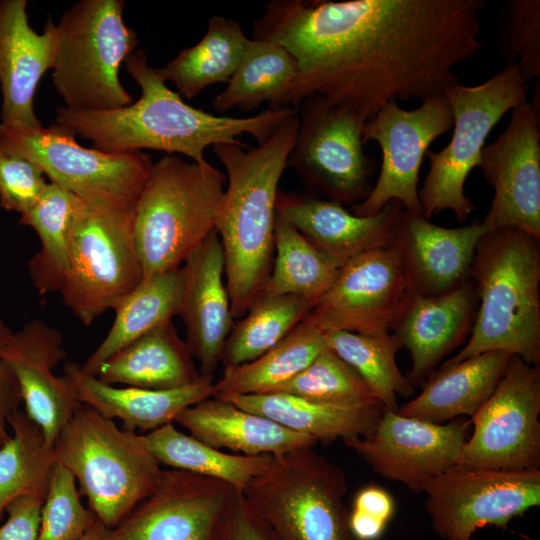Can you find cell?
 <instances>
[{
  "label": "cell",
  "instance_id": "cell-27",
  "mask_svg": "<svg viewBox=\"0 0 540 540\" xmlns=\"http://www.w3.org/2000/svg\"><path fill=\"white\" fill-rule=\"evenodd\" d=\"M196 439L238 454L280 455L314 447L317 440L213 396L184 409L175 419Z\"/></svg>",
  "mask_w": 540,
  "mask_h": 540
},
{
  "label": "cell",
  "instance_id": "cell-23",
  "mask_svg": "<svg viewBox=\"0 0 540 540\" xmlns=\"http://www.w3.org/2000/svg\"><path fill=\"white\" fill-rule=\"evenodd\" d=\"M185 291L180 310L186 343L201 376H212L233 328L230 299L223 281L224 252L214 229L182 266Z\"/></svg>",
  "mask_w": 540,
  "mask_h": 540
},
{
  "label": "cell",
  "instance_id": "cell-25",
  "mask_svg": "<svg viewBox=\"0 0 540 540\" xmlns=\"http://www.w3.org/2000/svg\"><path fill=\"white\" fill-rule=\"evenodd\" d=\"M26 0L0 1L1 122L39 126L34 111L38 83L52 67L54 23L42 33L28 21Z\"/></svg>",
  "mask_w": 540,
  "mask_h": 540
},
{
  "label": "cell",
  "instance_id": "cell-3",
  "mask_svg": "<svg viewBox=\"0 0 540 540\" xmlns=\"http://www.w3.org/2000/svg\"><path fill=\"white\" fill-rule=\"evenodd\" d=\"M299 128L298 111L257 147L242 142L212 147L225 168L226 187L215 220L234 319L259 298L272 270L280 178Z\"/></svg>",
  "mask_w": 540,
  "mask_h": 540
},
{
  "label": "cell",
  "instance_id": "cell-11",
  "mask_svg": "<svg viewBox=\"0 0 540 540\" xmlns=\"http://www.w3.org/2000/svg\"><path fill=\"white\" fill-rule=\"evenodd\" d=\"M0 149L37 164L51 183L85 202L135 208L153 162L144 152L106 153L80 145L69 129L0 123Z\"/></svg>",
  "mask_w": 540,
  "mask_h": 540
},
{
  "label": "cell",
  "instance_id": "cell-33",
  "mask_svg": "<svg viewBox=\"0 0 540 540\" xmlns=\"http://www.w3.org/2000/svg\"><path fill=\"white\" fill-rule=\"evenodd\" d=\"M326 336L303 320L258 358L223 369L216 395L272 392L307 368L325 349Z\"/></svg>",
  "mask_w": 540,
  "mask_h": 540
},
{
  "label": "cell",
  "instance_id": "cell-42",
  "mask_svg": "<svg viewBox=\"0 0 540 540\" xmlns=\"http://www.w3.org/2000/svg\"><path fill=\"white\" fill-rule=\"evenodd\" d=\"M96 520L95 514L82 504L73 474L56 461L36 540H80Z\"/></svg>",
  "mask_w": 540,
  "mask_h": 540
},
{
  "label": "cell",
  "instance_id": "cell-43",
  "mask_svg": "<svg viewBox=\"0 0 540 540\" xmlns=\"http://www.w3.org/2000/svg\"><path fill=\"white\" fill-rule=\"evenodd\" d=\"M497 47L507 65H518L528 81L540 79L539 0L504 3Z\"/></svg>",
  "mask_w": 540,
  "mask_h": 540
},
{
  "label": "cell",
  "instance_id": "cell-5",
  "mask_svg": "<svg viewBox=\"0 0 540 540\" xmlns=\"http://www.w3.org/2000/svg\"><path fill=\"white\" fill-rule=\"evenodd\" d=\"M226 175L207 160L167 154L152 164L134 208L143 280L175 270L215 229Z\"/></svg>",
  "mask_w": 540,
  "mask_h": 540
},
{
  "label": "cell",
  "instance_id": "cell-16",
  "mask_svg": "<svg viewBox=\"0 0 540 540\" xmlns=\"http://www.w3.org/2000/svg\"><path fill=\"white\" fill-rule=\"evenodd\" d=\"M425 508L442 540H472L485 526L506 529L540 505V470L452 468L424 486Z\"/></svg>",
  "mask_w": 540,
  "mask_h": 540
},
{
  "label": "cell",
  "instance_id": "cell-10",
  "mask_svg": "<svg viewBox=\"0 0 540 540\" xmlns=\"http://www.w3.org/2000/svg\"><path fill=\"white\" fill-rule=\"evenodd\" d=\"M143 280L134 242V208L91 204L81 199L69 239L59 293L85 325L115 306Z\"/></svg>",
  "mask_w": 540,
  "mask_h": 540
},
{
  "label": "cell",
  "instance_id": "cell-46",
  "mask_svg": "<svg viewBox=\"0 0 540 540\" xmlns=\"http://www.w3.org/2000/svg\"><path fill=\"white\" fill-rule=\"evenodd\" d=\"M12 333L13 331L0 316V445L10 437V421L22 404L18 382L1 356V349Z\"/></svg>",
  "mask_w": 540,
  "mask_h": 540
},
{
  "label": "cell",
  "instance_id": "cell-47",
  "mask_svg": "<svg viewBox=\"0 0 540 540\" xmlns=\"http://www.w3.org/2000/svg\"><path fill=\"white\" fill-rule=\"evenodd\" d=\"M229 540H278V538L250 508L241 493L233 515Z\"/></svg>",
  "mask_w": 540,
  "mask_h": 540
},
{
  "label": "cell",
  "instance_id": "cell-19",
  "mask_svg": "<svg viewBox=\"0 0 540 540\" xmlns=\"http://www.w3.org/2000/svg\"><path fill=\"white\" fill-rule=\"evenodd\" d=\"M470 429L463 418L439 424L383 409L368 435L343 443L382 477L421 493L430 479L454 468Z\"/></svg>",
  "mask_w": 540,
  "mask_h": 540
},
{
  "label": "cell",
  "instance_id": "cell-40",
  "mask_svg": "<svg viewBox=\"0 0 540 540\" xmlns=\"http://www.w3.org/2000/svg\"><path fill=\"white\" fill-rule=\"evenodd\" d=\"M312 307L310 301L296 295L259 297L233 326L220 362L227 367L258 358L303 321Z\"/></svg>",
  "mask_w": 540,
  "mask_h": 540
},
{
  "label": "cell",
  "instance_id": "cell-9",
  "mask_svg": "<svg viewBox=\"0 0 540 540\" xmlns=\"http://www.w3.org/2000/svg\"><path fill=\"white\" fill-rule=\"evenodd\" d=\"M529 81L516 64L507 65L483 83L460 82L443 93L453 114V133L440 151L428 150L429 171L418 195L422 215L430 219L450 210L465 221L475 207L465 195V182L478 167L481 151L500 119L527 99Z\"/></svg>",
  "mask_w": 540,
  "mask_h": 540
},
{
  "label": "cell",
  "instance_id": "cell-38",
  "mask_svg": "<svg viewBox=\"0 0 540 540\" xmlns=\"http://www.w3.org/2000/svg\"><path fill=\"white\" fill-rule=\"evenodd\" d=\"M274 253L270 276L259 297L296 295L314 305L340 270L277 211Z\"/></svg>",
  "mask_w": 540,
  "mask_h": 540
},
{
  "label": "cell",
  "instance_id": "cell-24",
  "mask_svg": "<svg viewBox=\"0 0 540 540\" xmlns=\"http://www.w3.org/2000/svg\"><path fill=\"white\" fill-rule=\"evenodd\" d=\"M478 308L475 286L468 279L437 296L413 293L392 332L410 353V383L422 385L440 361L471 333Z\"/></svg>",
  "mask_w": 540,
  "mask_h": 540
},
{
  "label": "cell",
  "instance_id": "cell-17",
  "mask_svg": "<svg viewBox=\"0 0 540 540\" xmlns=\"http://www.w3.org/2000/svg\"><path fill=\"white\" fill-rule=\"evenodd\" d=\"M412 294L401 257L391 244L361 254L341 267L304 320L324 334L389 333Z\"/></svg>",
  "mask_w": 540,
  "mask_h": 540
},
{
  "label": "cell",
  "instance_id": "cell-30",
  "mask_svg": "<svg viewBox=\"0 0 540 540\" xmlns=\"http://www.w3.org/2000/svg\"><path fill=\"white\" fill-rule=\"evenodd\" d=\"M236 406L265 416L278 424L313 437L317 442L350 440L368 435L376 426L383 407L348 409L313 402L295 395H215Z\"/></svg>",
  "mask_w": 540,
  "mask_h": 540
},
{
  "label": "cell",
  "instance_id": "cell-22",
  "mask_svg": "<svg viewBox=\"0 0 540 540\" xmlns=\"http://www.w3.org/2000/svg\"><path fill=\"white\" fill-rule=\"evenodd\" d=\"M489 230L481 222L447 228L421 213L402 211L393 240L413 293L437 296L469 279L477 244Z\"/></svg>",
  "mask_w": 540,
  "mask_h": 540
},
{
  "label": "cell",
  "instance_id": "cell-4",
  "mask_svg": "<svg viewBox=\"0 0 540 540\" xmlns=\"http://www.w3.org/2000/svg\"><path fill=\"white\" fill-rule=\"evenodd\" d=\"M478 308L465 346L442 365L503 351L540 366V238L516 228L486 232L469 272Z\"/></svg>",
  "mask_w": 540,
  "mask_h": 540
},
{
  "label": "cell",
  "instance_id": "cell-49",
  "mask_svg": "<svg viewBox=\"0 0 540 540\" xmlns=\"http://www.w3.org/2000/svg\"><path fill=\"white\" fill-rule=\"evenodd\" d=\"M387 524L353 509L349 512V528L356 540H378L383 535Z\"/></svg>",
  "mask_w": 540,
  "mask_h": 540
},
{
  "label": "cell",
  "instance_id": "cell-50",
  "mask_svg": "<svg viewBox=\"0 0 540 540\" xmlns=\"http://www.w3.org/2000/svg\"><path fill=\"white\" fill-rule=\"evenodd\" d=\"M110 529L98 519L80 540H107Z\"/></svg>",
  "mask_w": 540,
  "mask_h": 540
},
{
  "label": "cell",
  "instance_id": "cell-14",
  "mask_svg": "<svg viewBox=\"0 0 540 540\" xmlns=\"http://www.w3.org/2000/svg\"><path fill=\"white\" fill-rule=\"evenodd\" d=\"M240 495L223 480L162 470L156 488L110 530L107 540H229Z\"/></svg>",
  "mask_w": 540,
  "mask_h": 540
},
{
  "label": "cell",
  "instance_id": "cell-18",
  "mask_svg": "<svg viewBox=\"0 0 540 540\" xmlns=\"http://www.w3.org/2000/svg\"><path fill=\"white\" fill-rule=\"evenodd\" d=\"M478 167L494 191L486 228H516L540 238L539 81L532 101L517 105L505 130L483 147Z\"/></svg>",
  "mask_w": 540,
  "mask_h": 540
},
{
  "label": "cell",
  "instance_id": "cell-15",
  "mask_svg": "<svg viewBox=\"0 0 540 540\" xmlns=\"http://www.w3.org/2000/svg\"><path fill=\"white\" fill-rule=\"evenodd\" d=\"M453 127V114L444 94L422 100L411 110L397 102L383 105L366 120L362 141L376 142L381 150L379 176L365 199L353 205L358 216H373L390 201L412 213H421L419 171L431 143ZM422 214V213H421Z\"/></svg>",
  "mask_w": 540,
  "mask_h": 540
},
{
  "label": "cell",
  "instance_id": "cell-32",
  "mask_svg": "<svg viewBox=\"0 0 540 540\" xmlns=\"http://www.w3.org/2000/svg\"><path fill=\"white\" fill-rule=\"evenodd\" d=\"M251 40L237 21L213 15L198 43L182 50L157 70L166 82L175 85L177 93L192 99L209 86L228 83Z\"/></svg>",
  "mask_w": 540,
  "mask_h": 540
},
{
  "label": "cell",
  "instance_id": "cell-48",
  "mask_svg": "<svg viewBox=\"0 0 540 540\" xmlns=\"http://www.w3.org/2000/svg\"><path fill=\"white\" fill-rule=\"evenodd\" d=\"M353 510L388 523L395 512L392 495L378 485H367L361 488L353 502Z\"/></svg>",
  "mask_w": 540,
  "mask_h": 540
},
{
  "label": "cell",
  "instance_id": "cell-20",
  "mask_svg": "<svg viewBox=\"0 0 540 540\" xmlns=\"http://www.w3.org/2000/svg\"><path fill=\"white\" fill-rule=\"evenodd\" d=\"M1 356L18 382L24 411L40 426L53 447L82 404L64 376L53 372L67 356L61 332L33 319L12 333Z\"/></svg>",
  "mask_w": 540,
  "mask_h": 540
},
{
  "label": "cell",
  "instance_id": "cell-6",
  "mask_svg": "<svg viewBox=\"0 0 540 540\" xmlns=\"http://www.w3.org/2000/svg\"><path fill=\"white\" fill-rule=\"evenodd\" d=\"M55 458L78 481L89 509L110 530L156 488L161 464L142 434L81 404L60 432Z\"/></svg>",
  "mask_w": 540,
  "mask_h": 540
},
{
  "label": "cell",
  "instance_id": "cell-34",
  "mask_svg": "<svg viewBox=\"0 0 540 540\" xmlns=\"http://www.w3.org/2000/svg\"><path fill=\"white\" fill-rule=\"evenodd\" d=\"M298 67L295 58L280 44L252 39L239 67L211 105L216 111L238 108L249 111L268 103L286 107L287 93Z\"/></svg>",
  "mask_w": 540,
  "mask_h": 540
},
{
  "label": "cell",
  "instance_id": "cell-41",
  "mask_svg": "<svg viewBox=\"0 0 540 540\" xmlns=\"http://www.w3.org/2000/svg\"><path fill=\"white\" fill-rule=\"evenodd\" d=\"M272 392L340 408L383 407L360 375L329 347L296 377Z\"/></svg>",
  "mask_w": 540,
  "mask_h": 540
},
{
  "label": "cell",
  "instance_id": "cell-8",
  "mask_svg": "<svg viewBox=\"0 0 540 540\" xmlns=\"http://www.w3.org/2000/svg\"><path fill=\"white\" fill-rule=\"evenodd\" d=\"M343 470L314 447L272 457L242 495L278 540H355Z\"/></svg>",
  "mask_w": 540,
  "mask_h": 540
},
{
  "label": "cell",
  "instance_id": "cell-35",
  "mask_svg": "<svg viewBox=\"0 0 540 540\" xmlns=\"http://www.w3.org/2000/svg\"><path fill=\"white\" fill-rule=\"evenodd\" d=\"M160 464L223 480L241 493L269 466L273 455H243L222 452L178 430L173 423L142 434Z\"/></svg>",
  "mask_w": 540,
  "mask_h": 540
},
{
  "label": "cell",
  "instance_id": "cell-29",
  "mask_svg": "<svg viewBox=\"0 0 540 540\" xmlns=\"http://www.w3.org/2000/svg\"><path fill=\"white\" fill-rule=\"evenodd\" d=\"M110 384H125L153 390H169L200 379L193 355L172 321L152 329L122 348L96 372Z\"/></svg>",
  "mask_w": 540,
  "mask_h": 540
},
{
  "label": "cell",
  "instance_id": "cell-1",
  "mask_svg": "<svg viewBox=\"0 0 540 540\" xmlns=\"http://www.w3.org/2000/svg\"><path fill=\"white\" fill-rule=\"evenodd\" d=\"M484 0H275L253 39L274 41L298 72L285 106L311 96L368 120L389 102L423 100L460 82L483 47Z\"/></svg>",
  "mask_w": 540,
  "mask_h": 540
},
{
  "label": "cell",
  "instance_id": "cell-28",
  "mask_svg": "<svg viewBox=\"0 0 540 540\" xmlns=\"http://www.w3.org/2000/svg\"><path fill=\"white\" fill-rule=\"evenodd\" d=\"M511 358L509 353L491 351L441 365L397 412L439 424L472 417L494 391Z\"/></svg>",
  "mask_w": 540,
  "mask_h": 540
},
{
  "label": "cell",
  "instance_id": "cell-39",
  "mask_svg": "<svg viewBox=\"0 0 540 540\" xmlns=\"http://www.w3.org/2000/svg\"><path fill=\"white\" fill-rule=\"evenodd\" d=\"M325 336L328 347L360 375L384 409L397 411V396L414 394V386L396 362L403 346L394 333L365 335L336 331Z\"/></svg>",
  "mask_w": 540,
  "mask_h": 540
},
{
  "label": "cell",
  "instance_id": "cell-21",
  "mask_svg": "<svg viewBox=\"0 0 540 540\" xmlns=\"http://www.w3.org/2000/svg\"><path fill=\"white\" fill-rule=\"evenodd\" d=\"M403 206L390 201L373 216H358L341 203L279 192L276 211L322 255L341 268L366 252L393 244Z\"/></svg>",
  "mask_w": 540,
  "mask_h": 540
},
{
  "label": "cell",
  "instance_id": "cell-31",
  "mask_svg": "<svg viewBox=\"0 0 540 540\" xmlns=\"http://www.w3.org/2000/svg\"><path fill=\"white\" fill-rule=\"evenodd\" d=\"M184 291L182 266L142 280L115 306V318L109 332L81 365L82 370L96 375L100 365L113 354L152 329L171 322L180 314Z\"/></svg>",
  "mask_w": 540,
  "mask_h": 540
},
{
  "label": "cell",
  "instance_id": "cell-37",
  "mask_svg": "<svg viewBox=\"0 0 540 540\" xmlns=\"http://www.w3.org/2000/svg\"><path fill=\"white\" fill-rule=\"evenodd\" d=\"M55 463L42 429L20 408L10 421V437L0 445V522L15 499L46 496Z\"/></svg>",
  "mask_w": 540,
  "mask_h": 540
},
{
  "label": "cell",
  "instance_id": "cell-2",
  "mask_svg": "<svg viewBox=\"0 0 540 540\" xmlns=\"http://www.w3.org/2000/svg\"><path fill=\"white\" fill-rule=\"evenodd\" d=\"M124 64L141 89L137 101L104 111L59 106L54 123L90 140L94 148L106 153L150 149L203 162L206 148L240 142L237 138L243 134L263 143L298 111L286 106L268 108L249 117L214 115L185 103L167 86L157 68L149 65L143 50L134 51Z\"/></svg>",
  "mask_w": 540,
  "mask_h": 540
},
{
  "label": "cell",
  "instance_id": "cell-13",
  "mask_svg": "<svg viewBox=\"0 0 540 540\" xmlns=\"http://www.w3.org/2000/svg\"><path fill=\"white\" fill-rule=\"evenodd\" d=\"M299 128L287 166L327 200L361 202L372 189L375 162L363 149L366 120L318 96L298 106Z\"/></svg>",
  "mask_w": 540,
  "mask_h": 540
},
{
  "label": "cell",
  "instance_id": "cell-36",
  "mask_svg": "<svg viewBox=\"0 0 540 540\" xmlns=\"http://www.w3.org/2000/svg\"><path fill=\"white\" fill-rule=\"evenodd\" d=\"M81 199L49 182L39 200L19 223L32 227L41 247L28 262L30 278L40 295L59 292L64 280L69 239L75 212Z\"/></svg>",
  "mask_w": 540,
  "mask_h": 540
},
{
  "label": "cell",
  "instance_id": "cell-44",
  "mask_svg": "<svg viewBox=\"0 0 540 540\" xmlns=\"http://www.w3.org/2000/svg\"><path fill=\"white\" fill-rule=\"evenodd\" d=\"M35 163L0 149V206L20 215L44 193L49 182Z\"/></svg>",
  "mask_w": 540,
  "mask_h": 540
},
{
  "label": "cell",
  "instance_id": "cell-12",
  "mask_svg": "<svg viewBox=\"0 0 540 540\" xmlns=\"http://www.w3.org/2000/svg\"><path fill=\"white\" fill-rule=\"evenodd\" d=\"M540 366L512 356L485 403L454 468L504 471L540 467Z\"/></svg>",
  "mask_w": 540,
  "mask_h": 540
},
{
  "label": "cell",
  "instance_id": "cell-26",
  "mask_svg": "<svg viewBox=\"0 0 540 540\" xmlns=\"http://www.w3.org/2000/svg\"><path fill=\"white\" fill-rule=\"evenodd\" d=\"M63 376L80 403L107 418L121 420L123 429L134 432L148 433L174 423L184 409L216 395L212 376H201L190 385L169 390L119 388L84 372L74 362L65 364Z\"/></svg>",
  "mask_w": 540,
  "mask_h": 540
},
{
  "label": "cell",
  "instance_id": "cell-45",
  "mask_svg": "<svg viewBox=\"0 0 540 540\" xmlns=\"http://www.w3.org/2000/svg\"><path fill=\"white\" fill-rule=\"evenodd\" d=\"M44 498L22 496L12 501L0 525V540H36Z\"/></svg>",
  "mask_w": 540,
  "mask_h": 540
},
{
  "label": "cell",
  "instance_id": "cell-7",
  "mask_svg": "<svg viewBox=\"0 0 540 540\" xmlns=\"http://www.w3.org/2000/svg\"><path fill=\"white\" fill-rule=\"evenodd\" d=\"M124 7L123 0H80L54 23L51 80L64 106L104 111L133 102L119 79L139 42Z\"/></svg>",
  "mask_w": 540,
  "mask_h": 540
}]
</instances>
